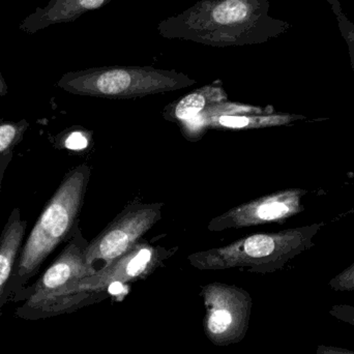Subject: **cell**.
<instances>
[{
    "label": "cell",
    "instance_id": "cell-11",
    "mask_svg": "<svg viewBox=\"0 0 354 354\" xmlns=\"http://www.w3.org/2000/svg\"><path fill=\"white\" fill-rule=\"evenodd\" d=\"M27 222L15 208L0 234V311L10 301L8 286L24 243Z\"/></svg>",
    "mask_w": 354,
    "mask_h": 354
},
{
    "label": "cell",
    "instance_id": "cell-13",
    "mask_svg": "<svg viewBox=\"0 0 354 354\" xmlns=\"http://www.w3.org/2000/svg\"><path fill=\"white\" fill-rule=\"evenodd\" d=\"M228 100L222 82L216 81L196 89L178 101L170 104L163 112L166 120L174 122H187L199 115L201 112L216 104L224 103Z\"/></svg>",
    "mask_w": 354,
    "mask_h": 354
},
{
    "label": "cell",
    "instance_id": "cell-15",
    "mask_svg": "<svg viewBox=\"0 0 354 354\" xmlns=\"http://www.w3.org/2000/svg\"><path fill=\"white\" fill-rule=\"evenodd\" d=\"M328 1L330 2L333 10H334L335 15L338 19L341 33L346 41L347 46H348L351 66H353L354 71V25L347 18L346 15L343 12L340 2L338 0H328Z\"/></svg>",
    "mask_w": 354,
    "mask_h": 354
},
{
    "label": "cell",
    "instance_id": "cell-14",
    "mask_svg": "<svg viewBox=\"0 0 354 354\" xmlns=\"http://www.w3.org/2000/svg\"><path fill=\"white\" fill-rule=\"evenodd\" d=\"M28 128L27 120L15 122L0 118V159L12 153L15 147L24 138L25 132Z\"/></svg>",
    "mask_w": 354,
    "mask_h": 354
},
{
    "label": "cell",
    "instance_id": "cell-19",
    "mask_svg": "<svg viewBox=\"0 0 354 354\" xmlns=\"http://www.w3.org/2000/svg\"><path fill=\"white\" fill-rule=\"evenodd\" d=\"M316 354H354V351L343 348V347L319 345L316 351Z\"/></svg>",
    "mask_w": 354,
    "mask_h": 354
},
{
    "label": "cell",
    "instance_id": "cell-6",
    "mask_svg": "<svg viewBox=\"0 0 354 354\" xmlns=\"http://www.w3.org/2000/svg\"><path fill=\"white\" fill-rule=\"evenodd\" d=\"M163 207L161 202H134L127 205L97 237L89 241L86 262L93 272L107 268L143 239L161 220Z\"/></svg>",
    "mask_w": 354,
    "mask_h": 354
},
{
    "label": "cell",
    "instance_id": "cell-9",
    "mask_svg": "<svg viewBox=\"0 0 354 354\" xmlns=\"http://www.w3.org/2000/svg\"><path fill=\"white\" fill-rule=\"evenodd\" d=\"M307 191L289 189L276 192L241 204L227 210L210 221L207 229L221 232L229 229L247 228L272 222H284L287 218L304 212L301 199Z\"/></svg>",
    "mask_w": 354,
    "mask_h": 354
},
{
    "label": "cell",
    "instance_id": "cell-5",
    "mask_svg": "<svg viewBox=\"0 0 354 354\" xmlns=\"http://www.w3.org/2000/svg\"><path fill=\"white\" fill-rule=\"evenodd\" d=\"M196 84L183 73L145 66H109L64 74L57 86L66 93L101 99L127 100L159 95Z\"/></svg>",
    "mask_w": 354,
    "mask_h": 354
},
{
    "label": "cell",
    "instance_id": "cell-8",
    "mask_svg": "<svg viewBox=\"0 0 354 354\" xmlns=\"http://www.w3.org/2000/svg\"><path fill=\"white\" fill-rule=\"evenodd\" d=\"M89 241L83 236L81 229L77 228L62 253L52 262L51 266L32 285L25 288L15 301H24L15 314L24 319L27 314L55 297L71 285L95 272L86 262V249Z\"/></svg>",
    "mask_w": 354,
    "mask_h": 354
},
{
    "label": "cell",
    "instance_id": "cell-10",
    "mask_svg": "<svg viewBox=\"0 0 354 354\" xmlns=\"http://www.w3.org/2000/svg\"><path fill=\"white\" fill-rule=\"evenodd\" d=\"M110 1L112 0H49L47 6L27 16L19 29L32 35L51 25L73 22L85 12L99 10Z\"/></svg>",
    "mask_w": 354,
    "mask_h": 354
},
{
    "label": "cell",
    "instance_id": "cell-18",
    "mask_svg": "<svg viewBox=\"0 0 354 354\" xmlns=\"http://www.w3.org/2000/svg\"><path fill=\"white\" fill-rule=\"evenodd\" d=\"M330 315L344 324L353 326L354 328V306L335 305L330 308Z\"/></svg>",
    "mask_w": 354,
    "mask_h": 354
},
{
    "label": "cell",
    "instance_id": "cell-12",
    "mask_svg": "<svg viewBox=\"0 0 354 354\" xmlns=\"http://www.w3.org/2000/svg\"><path fill=\"white\" fill-rule=\"evenodd\" d=\"M306 120L305 116L287 113L245 114V115H223L207 118L200 122H183L189 136H197L202 129H230V130H250V129L272 128L286 126L297 120Z\"/></svg>",
    "mask_w": 354,
    "mask_h": 354
},
{
    "label": "cell",
    "instance_id": "cell-20",
    "mask_svg": "<svg viewBox=\"0 0 354 354\" xmlns=\"http://www.w3.org/2000/svg\"><path fill=\"white\" fill-rule=\"evenodd\" d=\"M8 87L6 84V80H4L3 76H2L1 70H0V97H4L8 95Z\"/></svg>",
    "mask_w": 354,
    "mask_h": 354
},
{
    "label": "cell",
    "instance_id": "cell-4",
    "mask_svg": "<svg viewBox=\"0 0 354 354\" xmlns=\"http://www.w3.org/2000/svg\"><path fill=\"white\" fill-rule=\"evenodd\" d=\"M176 249L155 247L141 239L128 253L112 262L104 270L86 277L51 297L25 316L26 320L44 319L68 314L85 306L106 299V292L116 284H128L143 280L164 266Z\"/></svg>",
    "mask_w": 354,
    "mask_h": 354
},
{
    "label": "cell",
    "instance_id": "cell-17",
    "mask_svg": "<svg viewBox=\"0 0 354 354\" xmlns=\"http://www.w3.org/2000/svg\"><path fill=\"white\" fill-rule=\"evenodd\" d=\"M88 137L82 131H73L62 137L58 145L68 151H83L88 147Z\"/></svg>",
    "mask_w": 354,
    "mask_h": 354
},
{
    "label": "cell",
    "instance_id": "cell-1",
    "mask_svg": "<svg viewBox=\"0 0 354 354\" xmlns=\"http://www.w3.org/2000/svg\"><path fill=\"white\" fill-rule=\"evenodd\" d=\"M268 12V0H199L180 14L161 21L158 32L165 39L210 47L259 45L291 27Z\"/></svg>",
    "mask_w": 354,
    "mask_h": 354
},
{
    "label": "cell",
    "instance_id": "cell-2",
    "mask_svg": "<svg viewBox=\"0 0 354 354\" xmlns=\"http://www.w3.org/2000/svg\"><path fill=\"white\" fill-rule=\"evenodd\" d=\"M91 170L87 164L73 168L62 179L23 243L12 281L10 301H15L45 260L62 243L68 241L79 227Z\"/></svg>",
    "mask_w": 354,
    "mask_h": 354
},
{
    "label": "cell",
    "instance_id": "cell-3",
    "mask_svg": "<svg viewBox=\"0 0 354 354\" xmlns=\"http://www.w3.org/2000/svg\"><path fill=\"white\" fill-rule=\"evenodd\" d=\"M324 223L286 229L274 233H257L224 247L196 252L187 257L200 270H237L270 274L282 270L299 254L313 247V239Z\"/></svg>",
    "mask_w": 354,
    "mask_h": 354
},
{
    "label": "cell",
    "instance_id": "cell-16",
    "mask_svg": "<svg viewBox=\"0 0 354 354\" xmlns=\"http://www.w3.org/2000/svg\"><path fill=\"white\" fill-rule=\"evenodd\" d=\"M328 285L333 290L338 292L354 291V263L334 277Z\"/></svg>",
    "mask_w": 354,
    "mask_h": 354
},
{
    "label": "cell",
    "instance_id": "cell-7",
    "mask_svg": "<svg viewBox=\"0 0 354 354\" xmlns=\"http://www.w3.org/2000/svg\"><path fill=\"white\" fill-rule=\"evenodd\" d=\"M206 315L204 330L216 345L233 344L245 338L251 318V295L239 287L212 283L202 288Z\"/></svg>",
    "mask_w": 354,
    "mask_h": 354
},
{
    "label": "cell",
    "instance_id": "cell-21",
    "mask_svg": "<svg viewBox=\"0 0 354 354\" xmlns=\"http://www.w3.org/2000/svg\"><path fill=\"white\" fill-rule=\"evenodd\" d=\"M8 165V163H6V165L3 166V167L1 168V170H0V191H1V180H2V176H3L4 170H6V166Z\"/></svg>",
    "mask_w": 354,
    "mask_h": 354
}]
</instances>
